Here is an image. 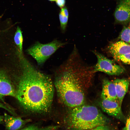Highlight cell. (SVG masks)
I'll list each match as a JSON object with an SVG mask.
<instances>
[{"label":"cell","instance_id":"cell-1","mask_svg":"<svg viewBox=\"0 0 130 130\" xmlns=\"http://www.w3.org/2000/svg\"><path fill=\"white\" fill-rule=\"evenodd\" d=\"M18 54L20 72L10 75L15 87L16 99L26 111L46 112L50 107L53 97L52 81L35 67L23 54Z\"/></svg>","mask_w":130,"mask_h":130},{"label":"cell","instance_id":"cell-2","mask_svg":"<svg viewBox=\"0 0 130 130\" xmlns=\"http://www.w3.org/2000/svg\"><path fill=\"white\" fill-rule=\"evenodd\" d=\"M58 73L55 85L64 104L69 108L84 104L87 89L95 73L93 67L87 65L81 59L75 46Z\"/></svg>","mask_w":130,"mask_h":130},{"label":"cell","instance_id":"cell-3","mask_svg":"<svg viewBox=\"0 0 130 130\" xmlns=\"http://www.w3.org/2000/svg\"><path fill=\"white\" fill-rule=\"evenodd\" d=\"M64 122L67 130H89L98 126L108 125L110 120L96 107L84 104L69 108Z\"/></svg>","mask_w":130,"mask_h":130},{"label":"cell","instance_id":"cell-4","mask_svg":"<svg viewBox=\"0 0 130 130\" xmlns=\"http://www.w3.org/2000/svg\"><path fill=\"white\" fill-rule=\"evenodd\" d=\"M66 44V43L56 39L46 44L37 42L27 49L26 51L35 60L38 65L41 66L58 49Z\"/></svg>","mask_w":130,"mask_h":130},{"label":"cell","instance_id":"cell-5","mask_svg":"<svg viewBox=\"0 0 130 130\" xmlns=\"http://www.w3.org/2000/svg\"><path fill=\"white\" fill-rule=\"evenodd\" d=\"M93 52L97 59L96 64L93 67L95 73L100 72L110 75H119L124 72L123 67L113 61L96 51H93Z\"/></svg>","mask_w":130,"mask_h":130},{"label":"cell","instance_id":"cell-6","mask_svg":"<svg viewBox=\"0 0 130 130\" xmlns=\"http://www.w3.org/2000/svg\"><path fill=\"white\" fill-rule=\"evenodd\" d=\"M9 96L16 98L15 86L10 75L4 70H0V100L6 104L3 99Z\"/></svg>","mask_w":130,"mask_h":130},{"label":"cell","instance_id":"cell-7","mask_svg":"<svg viewBox=\"0 0 130 130\" xmlns=\"http://www.w3.org/2000/svg\"><path fill=\"white\" fill-rule=\"evenodd\" d=\"M116 23L126 25L130 22V0H118L114 13Z\"/></svg>","mask_w":130,"mask_h":130},{"label":"cell","instance_id":"cell-8","mask_svg":"<svg viewBox=\"0 0 130 130\" xmlns=\"http://www.w3.org/2000/svg\"><path fill=\"white\" fill-rule=\"evenodd\" d=\"M99 105L102 110L109 115L125 122L126 119L118 101L102 99Z\"/></svg>","mask_w":130,"mask_h":130},{"label":"cell","instance_id":"cell-9","mask_svg":"<svg viewBox=\"0 0 130 130\" xmlns=\"http://www.w3.org/2000/svg\"><path fill=\"white\" fill-rule=\"evenodd\" d=\"M107 50L113 58L117 60L119 56L130 52V44L120 40L110 44Z\"/></svg>","mask_w":130,"mask_h":130},{"label":"cell","instance_id":"cell-10","mask_svg":"<svg viewBox=\"0 0 130 130\" xmlns=\"http://www.w3.org/2000/svg\"><path fill=\"white\" fill-rule=\"evenodd\" d=\"M4 121L7 130H18L30 121V119H23L20 117L11 116L6 113L4 114Z\"/></svg>","mask_w":130,"mask_h":130},{"label":"cell","instance_id":"cell-11","mask_svg":"<svg viewBox=\"0 0 130 130\" xmlns=\"http://www.w3.org/2000/svg\"><path fill=\"white\" fill-rule=\"evenodd\" d=\"M101 96L102 99L118 101L115 86L112 81L106 78L103 80Z\"/></svg>","mask_w":130,"mask_h":130},{"label":"cell","instance_id":"cell-12","mask_svg":"<svg viewBox=\"0 0 130 130\" xmlns=\"http://www.w3.org/2000/svg\"><path fill=\"white\" fill-rule=\"evenodd\" d=\"M112 81L115 86L117 100L121 106L123 99L128 90L129 81L124 79H116Z\"/></svg>","mask_w":130,"mask_h":130},{"label":"cell","instance_id":"cell-13","mask_svg":"<svg viewBox=\"0 0 130 130\" xmlns=\"http://www.w3.org/2000/svg\"><path fill=\"white\" fill-rule=\"evenodd\" d=\"M59 127L58 125H50L42 126L37 124H32L18 130H57Z\"/></svg>","mask_w":130,"mask_h":130},{"label":"cell","instance_id":"cell-14","mask_svg":"<svg viewBox=\"0 0 130 130\" xmlns=\"http://www.w3.org/2000/svg\"><path fill=\"white\" fill-rule=\"evenodd\" d=\"M14 39L18 47V52L20 53L23 54V37L21 30L19 27H17L14 35Z\"/></svg>","mask_w":130,"mask_h":130},{"label":"cell","instance_id":"cell-15","mask_svg":"<svg viewBox=\"0 0 130 130\" xmlns=\"http://www.w3.org/2000/svg\"><path fill=\"white\" fill-rule=\"evenodd\" d=\"M118 39L130 44V25L124 26L119 34Z\"/></svg>","mask_w":130,"mask_h":130},{"label":"cell","instance_id":"cell-16","mask_svg":"<svg viewBox=\"0 0 130 130\" xmlns=\"http://www.w3.org/2000/svg\"><path fill=\"white\" fill-rule=\"evenodd\" d=\"M68 16L60 12L59 14L60 27L62 31H65L67 24Z\"/></svg>","mask_w":130,"mask_h":130},{"label":"cell","instance_id":"cell-17","mask_svg":"<svg viewBox=\"0 0 130 130\" xmlns=\"http://www.w3.org/2000/svg\"><path fill=\"white\" fill-rule=\"evenodd\" d=\"M117 60L125 64L130 65V52L119 56Z\"/></svg>","mask_w":130,"mask_h":130},{"label":"cell","instance_id":"cell-18","mask_svg":"<svg viewBox=\"0 0 130 130\" xmlns=\"http://www.w3.org/2000/svg\"><path fill=\"white\" fill-rule=\"evenodd\" d=\"M0 108H2L7 110L14 116H15L16 115L14 110L8 105L0 103Z\"/></svg>","mask_w":130,"mask_h":130},{"label":"cell","instance_id":"cell-19","mask_svg":"<svg viewBox=\"0 0 130 130\" xmlns=\"http://www.w3.org/2000/svg\"><path fill=\"white\" fill-rule=\"evenodd\" d=\"M89 130H112L108 125H100Z\"/></svg>","mask_w":130,"mask_h":130},{"label":"cell","instance_id":"cell-20","mask_svg":"<svg viewBox=\"0 0 130 130\" xmlns=\"http://www.w3.org/2000/svg\"><path fill=\"white\" fill-rule=\"evenodd\" d=\"M125 125L123 130H130V112L129 116L126 120Z\"/></svg>","mask_w":130,"mask_h":130},{"label":"cell","instance_id":"cell-21","mask_svg":"<svg viewBox=\"0 0 130 130\" xmlns=\"http://www.w3.org/2000/svg\"><path fill=\"white\" fill-rule=\"evenodd\" d=\"M65 0H56V2L57 5L60 8H62L64 6Z\"/></svg>","mask_w":130,"mask_h":130},{"label":"cell","instance_id":"cell-22","mask_svg":"<svg viewBox=\"0 0 130 130\" xmlns=\"http://www.w3.org/2000/svg\"><path fill=\"white\" fill-rule=\"evenodd\" d=\"M4 120V116L0 115V123Z\"/></svg>","mask_w":130,"mask_h":130},{"label":"cell","instance_id":"cell-23","mask_svg":"<svg viewBox=\"0 0 130 130\" xmlns=\"http://www.w3.org/2000/svg\"><path fill=\"white\" fill-rule=\"evenodd\" d=\"M49 0L50 1H56V0Z\"/></svg>","mask_w":130,"mask_h":130}]
</instances>
